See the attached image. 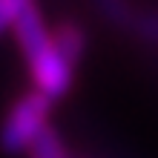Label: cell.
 <instances>
[{
	"label": "cell",
	"instance_id": "cell-1",
	"mask_svg": "<svg viewBox=\"0 0 158 158\" xmlns=\"http://www.w3.org/2000/svg\"><path fill=\"white\" fill-rule=\"evenodd\" d=\"M12 32L17 38V46H20L26 63H29V75L35 81V89L43 92L52 101L66 95L69 83H72V63L55 46V35L46 32L38 6L26 9L17 17V23L12 26Z\"/></svg>",
	"mask_w": 158,
	"mask_h": 158
},
{
	"label": "cell",
	"instance_id": "cell-5",
	"mask_svg": "<svg viewBox=\"0 0 158 158\" xmlns=\"http://www.w3.org/2000/svg\"><path fill=\"white\" fill-rule=\"evenodd\" d=\"M29 155L32 158H69L66 150H63V144H60V138H58V132H55L52 127H46L40 132V138L35 141Z\"/></svg>",
	"mask_w": 158,
	"mask_h": 158
},
{
	"label": "cell",
	"instance_id": "cell-6",
	"mask_svg": "<svg viewBox=\"0 0 158 158\" xmlns=\"http://www.w3.org/2000/svg\"><path fill=\"white\" fill-rule=\"evenodd\" d=\"M29 6H35V0H0V20H3L6 29H12Z\"/></svg>",
	"mask_w": 158,
	"mask_h": 158
},
{
	"label": "cell",
	"instance_id": "cell-3",
	"mask_svg": "<svg viewBox=\"0 0 158 158\" xmlns=\"http://www.w3.org/2000/svg\"><path fill=\"white\" fill-rule=\"evenodd\" d=\"M55 46L60 49V55L66 58L69 63H78V58L83 55V46H86V38L78 26L72 23H60L55 29Z\"/></svg>",
	"mask_w": 158,
	"mask_h": 158
},
{
	"label": "cell",
	"instance_id": "cell-4",
	"mask_svg": "<svg viewBox=\"0 0 158 158\" xmlns=\"http://www.w3.org/2000/svg\"><path fill=\"white\" fill-rule=\"evenodd\" d=\"M98 12L115 26H135V15L127 0H95Z\"/></svg>",
	"mask_w": 158,
	"mask_h": 158
},
{
	"label": "cell",
	"instance_id": "cell-7",
	"mask_svg": "<svg viewBox=\"0 0 158 158\" xmlns=\"http://www.w3.org/2000/svg\"><path fill=\"white\" fill-rule=\"evenodd\" d=\"M132 29L141 35V38L152 40V43H158V15H150V17H144V20H135V26H132Z\"/></svg>",
	"mask_w": 158,
	"mask_h": 158
},
{
	"label": "cell",
	"instance_id": "cell-2",
	"mask_svg": "<svg viewBox=\"0 0 158 158\" xmlns=\"http://www.w3.org/2000/svg\"><path fill=\"white\" fill-rule=\"evenodd\" d=\"M49 104L52 98H46L43 92H26L23 98H17L12 109L6 115V127H3V147L6 152H29L35 141L40 138L46 129V118H49Z\"/></svg>",
	"mask_w": 158,
	"mask_h": 158
}]
</instances>
